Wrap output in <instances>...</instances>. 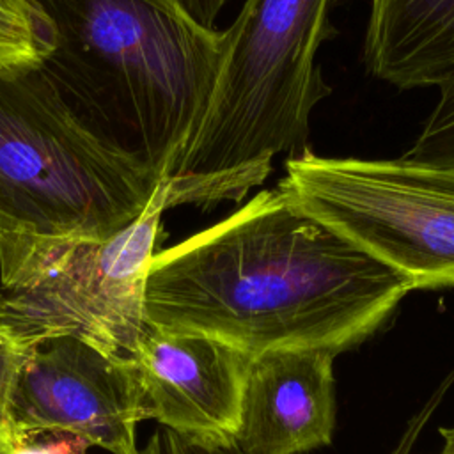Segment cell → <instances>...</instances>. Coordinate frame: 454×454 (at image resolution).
<instances>
[{"mask_svg": "<svg viewBox=\"0 0 454 454\" xmlns=\"http://www.w3.org/2000/svg\"><path fill=\"white\" fill-rule=\"evenodd\" d=\"M452 380H454V372H452L449 378H445V380L442 381V387L431 395V399L426 403V406L408 422V426H406V429H404V433H403V436H401L397 447L392 450V454H410V452H411V447H413L415 440L419 438L420 431L426 427L427 420L431 419L433 411H434L436 406L440 404V401H442V397L445 395L447 388L450 387V381H452Z\"/></svg>", "mask_w": 454, "mask_h": 454, "instance_id": "16", "label": "cell"}, {"mask_svg": "<svg viewBox=\"0 0 454 454\" xmlns=\"http://www.w3.org/2000/svg\"><path fill=\"white\" fill-rule=\"evenodd\" d=\"M335 353L280 348L252 356L232 445L243 454H303L335 427Z\"/></svg>", "mask_w": 454, "mask_h": 454, "instance_id": "9", "label": "cell"}, {"mask_svg": "<svg viewBox=\"0 0 454 454\" xmlns=\"http://www.w3.org/2000/svg\"><path fill=\"white\" fill-rule=\"evenodd\" d=\"M50 44L48 23L34 0H0V74L39 67Z\"/></svg>", "mask_w": 454, "mask_h": 454, "instance_id": "11", "label": "cell"}, {"mask_svg": "<svg viewBox=\"0 0 454 454\" xmlns=\"http://www.w3.org/2000/svg\"><path fill=\"white\" fill-rule=\"evenodd\" d=\"M333 0H243L222 30L204 115L165 177L167 209L241 202L278 154L309 149L310 114L330 94L316 62L335 34Z\"/></svg>", "mask_w": 454, "mask_h": 454, "instance_id": "3", "label": "cell"}, {"mask_svg": "<svg viewBox=\"0 0 454 454\" xmlns=\"http://www.w3.org/2000/svg\"><path fill=\"white\" fill-rule=\"evenodd\" d=\"M27 348L0 335V447H4L14 431L9 404L16 374L25 360Z\"/></svg>", "mask_w": 454, "mask_h": 454, "instance_id": "14", "label": "cell"}, {"mask_svg": "<svg viewBox=\"0 0 454 454\" xmlns=\"http://www.w3.org/2000/svg\"><path fill=\"white\" fill-rule=\"evenodd\" d=\"M440 434L443 438V445L440 454H454V426L440 429Z\"/></svg>", "mask_w": 454, "mask_h": 454, "instance_id": "17", "label": "cell"}, {"mask_svg": "<svg viewBox=\"0 0 454 454\" xmlns=\"http://www.w3.org/2000/svg\"><path fill=\"white\" fill-rule=\"evenodd\" d=\"M364 60L397 89L438 85L454 71V0H371Z\"/></svg>", "mask_w": 454, "mask_h": 454, "instance_id": "10", "label": "cell"}, {"mask_svg": "<svg viewBox=\"0 0 454 454\" xmlns=\"http://www.w3.org/2000/svg\"><path fill=\"white\" fill-rule=\"evenodd\" d=\"M411 282L301 211L278 186L149 262L145 323L204 333L255 356L280 348L339 353L372 335Z\"/></svg>", "mask_w": 454, "mask_h": 454, "instance_id": "1", "label": "cell"}, {"mask_svg": "<svg viewBox=\"0 0 454 454\" xmlns=\"http://www.w3.org/2000/svg\"><path fill=\"white\" fill-rule=\"evenodd\" d=\"M440 98L422 131L403 154L408 160L454 168V71L436 85Z\"/></svg>", "mask_w": 454, "mask_h": 454, "instance_id": "12", "label": "cell"}, {"mask_svg": "<svg viewBox=\"0 0 454 454\" xmlns=\"http://www.w3.org/2000/svg\"><path fill=\"white\" fill-rule=\"evenodd\" d=\"M9 413L16 429L73 433L110 454H138L137 424L145 419L133 360L78 335L27 348Z\"/></svg>", "mask_w": 454, "mask_h": 454, "instance_id": "7", "label": "cell"}, {"mask_svg": "<svg viewBox=\"0 0 454 454\" xmlns=\"http://www.w3.org/2000/svg\"><path fill=\"white\" fill-rule=\"evenodd\" d=\"M51 35L39 71L105 142L161 179L197 129L222 30L181 0H34Z\"/></svg>", "mask_w": 454, "mask_h": 454, "instance_id": "2", "label": "cell"}, {"mask_svg": "<svg viewBox=\"0 0 454 454\" xmlns=\"http://www.w3.org/2000/svg\"><path fill=\"white\" fill-rule=\"evenodd\" d=\"M278 188L307 215L408 278L454 287V168L408 160L319 156L284 161Z\"/></svg>", "mask_w": 454, "mask_h": 454, "instance_id": "5", "label": "cell"}, {"mask_svg": "<svg viewBox=\"0 0 454 454\" xmlns=\"http://www.w3.org/2000/svg\"><path fill=\"white\" fill-rule=\"evenodd\" d=\"M138 454H243L231 445H209L179 436L168 427H156Z\"/></svg>", "mask_w": 454, "mask_h": 454, "instance_id": "15", "label": "cell"}, {"mask_svg": "<svg viewBox=\"0 0 454 454\" xmlns=\"http://www.w3.org/2000/svg\"><path fill=\"white\" fill-rule=\"evenodd\" d=\"M165 211L163 181L144 215L117 236L74 245L25 286L0 289V335L23 348L78 335L129 358L147 330L145 277Z\"/></svg>", "mask_w": 454, "mask_h": 454, "instance_id": "6", "label": "cell"}, {"mask_svg": "<svg viewBox=\"0 0 454 454\" xmlns=\"http://www.w3.org/2000/svg\"><path fill=\"white\" fill-rule=\"evenodd\" d=\"M163 181L98 137L39 67L0 74V289L117 236Z\"/></svg>", "mask_w": 454, "mask_h": 454, "instance_id": "4", "label": "cell"}, {"mask_svg": "<svg viewBox=\"0 0 454 454\" xmlns=\"http://www.w3.org/2000/svg\"><path fill=\"white\" fill-rule=\"evenodd\" d=\"M145 419L183 438L231 445L252 356L204 333H172L147 325L129 356Z\"/></svg>", "mask_w": 454, "mask_h": 454, "instance_id": "8", "label": "cell"}, {"mask_svg": "<svg viewBox=\"0 0 454 454\" xmlns=\"http://www.w3.org/2000/svg\"><path fill=\"white\" fill-rule=\"evenodd\" d=\"M90 445L78 434L51 429H16L0 454H87Z\"/></svg>", "mask_w": 454, "mask_h": 454, "instance_id": "13", "label": "cell"}]
</instances>
